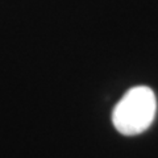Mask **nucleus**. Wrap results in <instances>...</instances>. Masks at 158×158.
Returning a JSON list of instances; mask_svg holds the SVG:
<instances>
[{
    "instance_id": "obj_1",
    "label": "nucleus",
    "mask_w": 158,
    "mask_h": 158,
    "mask_svg": "<svg viewBox=\"0 0 158 158\" xmlns=\"http://www.w3.org/2000/svg\"><path fill=\"white\" fill-rule=\"evenodd\" d=\"M157 99L146 86L132 87L113 108L112 123L118 133L136 136L145 132L154 121Z\"/></svg>"
}]
</instances>
